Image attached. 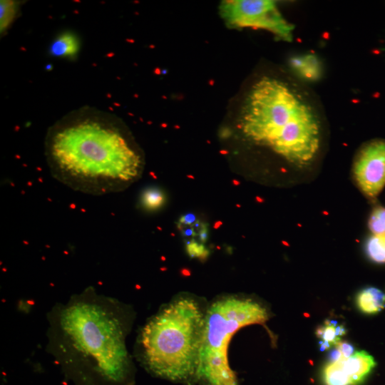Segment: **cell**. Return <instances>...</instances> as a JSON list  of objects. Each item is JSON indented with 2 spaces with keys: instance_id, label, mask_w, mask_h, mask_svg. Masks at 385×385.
I'll return each mask as SVG.
<instances>
[{
  "instance_id": "cell-1",
  "label": "cell",
  "mask_w": 385,
  "mask_h": 385,
  "mask_svg": "<svg viewBox=\"0 0 385 385\" xmlns=\"http://www.w3.org/2000/svg\"><path fill=\"white\" fill-rule=\"evenodd\" d=\"M44 155L54 179L91 195L124 190L141 176L144 165L123 122L91 106L70 111L48 128Z\"/></svg>"
},
{
  "instance_id": "cell-2",
  "label": "cell",
  "mask_w": 385,
  "mask_h": 385,
  "mask_svg": "<svg viewBox=\"0 0 385 385\" xmlns=\"http://www.w3.org/2000/svg\"><path fill=\"white\" fill-rule=\"evenodd\" d=\"M237 127L246 140L298 169L310 165L321 147V123L313 108L286 82L273 77L252 86Z\"/></svg>"
},
{
  "instance_id": "cell-3",
  "label": "cell",
  "mask_w": 385,
  "mask_h": 385,
  "mask_svg": "<svg viewBox=\"0 0 385 385\" xmlns=\"http://www.w3.org/2000/svg\"><path fill=\"white\" fill-rule=\"evenodd\" d=\"M206 312L191 297H179L144 327L140 344L145 364L157 376L184 381L197 374Z\"/></svg>"
},
{
  "instance_id": "cell-4",
  "label": "cell",
  "mask_w": 385,
  "mask_h": 385,
  "mask_svg": "<svg viewBox=\"0 0 385 385\" xmlns=\"http://www.w3.org/2000/svg\"><path fill=\"white\" fill-rule=\"evenodd\" d=\"M61 326L75 351L95 361L109 378H123L128 358L121 324L111 312L101 305L80 302L63 312Z\"/></svg>"
},
{
  "instance_id": "cell-5",
  "label": "cell",
  "mask_w": 385,
  "mask_h": 385,
  "mask_svg": "<svg viewBox=\"0 0 385 385\" xmlns=\"http://www.w3.org/2000/svg\"><path fill=\"white\" fill-rule=\"evenodd\" d=\"M268 317L267 309L250 299L227 297L213 302L206 311L197 374L209 385H237L228 362L230 339L240 328L263 324Z\"/></svg>"
},
{
  "instance_id": "cell-6",
  "label": "cell",
  "mask_w": 385,
  "mask_h": 385,
  "mask_svg": "<svg viewBox=\"0 0 385 385\" xmlns=\"http://www.w3.org/2000/svg\"><path fill=\"white\" fill-rule=\"evenodd\" d=\"M221 17L232 28H254L270 31L279 38L290 41L294 26L270 0H226L220 5Z\"/></svg>"
},
{
  "instance_id": "cell-7",
  "label": "cell",
  "mask_w": 385,
  "mask_h": 385,
  "mask_svg": "<svg viewBox=\"0 0 385 385\" xmlns=\"http://www.w3.org/2000/svg\"><path fill=\"white\" fill-rule=\"evenodd\" d=\"M353 176L364 196L375 200L385 186V140H370L360 148L354 160Z\"/></svg>"
},
{
  "instance_id": "cell-8",
  "label": "cell",
  "mask_w": 385,
  "mask_h": 385,
  "mask_svg": "<svg viewBox=\"0 0 385 385\" xmlns=\"http://www.w3.org/2000/svg\"><path fill=\"white\" fill-rule=\"evenodd\" d=\"M337 361L349 385L361 383L376 366L373 356L365 351H356L350 357Z\"/></svg>"
},
{
  "instance_id": "cell-9",
  "label": "cell",
  "mask_w": 385,
  "mask_h": 385,
  "mask_svg": "<svg viewBox=\"0 0 385 385\" xmlns=\"http://www.w3.org/2000/svg\"><path fill=\"white\" fill-rule=\"evenodd\" d=\"M81 48V41L77 34L63 31L57 35L48 47V53L56 58L73 60L77 57Z\"/></svg>"
},
{
  "instance_id": "cell-10",
  "label": "cell",
  "mask_w": 385,
  "mask_h": 385,
  "mask_svg": "<svg viewBox=\"0 0 385 385\" xmlns=\"http://www.w3.org/2000/svg\"><path fill=\"white\" fill-rule=\"evenodd\" d=\"M356 304L359 310L365 314H376L385 307V294L375 287H367L359 292Z\"/></svg>"
},
{
  "instance_id": "cell-11",
  "label": "cell",
  "mask_w": 385,
  "mask_h": 385,
  "mask_svg": "<svg viewBox=\"0 0 385 385\" xmlns=\"http://www.w3.org/2000/svg\"><path fill=\"white\" fill-rule=\"evenodd\" d=\"M290 65L300 76L307 80L315 81L321 76L322 66L314 54L294 56L291 58Z\"/></svg>"
},
{
  "instance_id": "cell-12",
  "label": "cell",
  "mask_w": 385,
  "mask_h": 385,
  "mask_svg": "<svg viewBox=\"0 0 385 385\" xmlns=\"http://www.w3.org/2000/svg\"><path fill=\"white\" fill-rule=\"evenodd\" d=\"M19 1L1 0L0 1V32L4 35L14 24L20 13Z\"/></svg>"
},
{
  "instance_id": "cell-13",
  "label": "cell",
  "mask_w": 385,
  "mask_h": 385,
  "mask_svg": "<svg viewBox=\"0 0 385 385\" xmlns=\"http://www.w3.org/2000/svg\"><path fill=\"white\" fill-rule=\"evenodd\" d=\"M369 257L377 263H385V235L371 236L366 243Z\"/></svg>"
},
{
  "instance_id": "cell-14",
  "label": "cell",
  "mask_w": 385,
  "mask_h": 385,
  "mask_svg": "<svg viewBox=\"0 0 385 385\" xmlns=\"http://www.w3.org/2000/svg\"><path fill=\"white\" fill-rule=\"evenodd\" d=\"M165 196L163 191L156 188H150L142 193L140 202L143 207L148 210H155L165 203Z\"/></svg>"
},
{
  "instance_id": "cell-15",
  "label": "cell",
  "mask_w": 385,
  "mask_h": 385,
  "mask_svg": "<svg viewBox=\"0 0 385 385\" xmlns=\"http://www.w3.org/2000/svg\"><path fill=\"white\" fill-rule=\"evenodd\" d=\"M368 226L375 235H385V207L378 206L371 211Z\"/></svg>"
},
{
  "instance_id": "cell-16",
  "label": "cell",
  "mask_w": 385,
  "mask_h": 385,
  "mask_svg": "<svg viewBox=\"0 0 385 385\" xmlns=\"http://www.w3.org/2000/svg\"><path fill=\"white\" fill-rule=\"evenodd\" d=\"M337 322L332 320H327L325 324L319 326L316 330V335L322 339V341L330 343L335 346L341 339L337 334L336 325Z\"/></svg>"
},
{
  "instance_id": "cell-17",
  "label": "cell",
  "mask_w": 385,
  "mask_h": 385,
  "mask_svg": "<svg viewBox=\"0 0 385 385\" xmlns=\"http://www.w3.org/2000/svg\"><path fill=\"white\" fill-rule=\"evenodd\" d=\"M186 251L191 257H198L200 260H205L209 255V251L203 244H198L195 240L187 243Z\"/></svg>"
},
{
  "instance_id": "cell-18",
  "label": "cell",
  "mask_w": 385,
  "mask_h": 385,
  "mask_svg": "<svg viewBox=\"0 0 385 385\" xmlns=\"http://www.w3.org/2000/svg\"><path fill=\"white\" fill-rule=\"evenodd\" d=\"M334 347L341 351L344 359H347L354 354V346L347 342L340 341Z\"/></svg>"
},
{
  "instance_id": "cell-19",
  "label": "cell",
  "mask_w": 385,
  "mask_h": 385,
  "mask_svg": "<svg viewBox=\"0 0 385 385\" xmlns=\"http://www.w3.org/2000/svg\"><path fill=\"white\" fill-rule=\"evenodd\" d=\"M198 220L195 214L190 212L185 215H182L178 220V222L183 225H192L195 223Z\"/></svg>"
},
{
  "instance_id": "cell-20",
  "label": "cell",
  "mask_w": 385,
  "mask_h": 385,
  "mask_svg": "<svg viewBox=\"0 0 385 385\" xmlns=\"http://www.w3.org/2000/svg\"><path fill=\"white\" fill-rule=\"evenodd\" d=\"M329 357L330 362H334L344 359L341 351L337 347H334V349L330 351Z\"/></svg>"
},
{
  "instance_id": "cell-21",
  "label": "cell",
  "mask_w": 385,
  "mask_h": 385,
  "mask_svg": "<svg viewBox=\"0 0 385 385\" xmlns=\"http://www.w3.org/2000/svg\"><path fill=\"white\" fill-rule=\"evenodd\" d=\"M336 332H337V336L339 337H341L342 336L346 334V329L342 324H337L336 325Z\"/></svg>"
},
{
  "instance_id": "cell-22",
  "label": "cell",
  "mask_w": 385,
  "mask_h": 385,
  "mask_svg": "<svg viewBox=\"0 0 385 385\" xmlns=\"http://www.w3.org/2000/svg\"><path fill=\"white\" fill-rule=\"evenodd\" d=\"M319 345H320V349L322 351L329 349V348L333 346V345L331 344L330 343H328V342H324V341H320L319 342Z\"/></svg>"
},
{
  "instance_id": "cell-23",
  "label": "cell",
  "mask_w": 385,
  "mask_h": 385,
  "mask_svg": "<svg viewBox=\"0 0 385 385\" xmlns=\"http://www.w3.org/2000/svg\"><path fill=\"white\" fill-rule=\"evenodd\" d=\"M222 225V222L220 220L216 221L213 225V228L218 229Z\"/></svg>"
},
{
  "instance_id": "cell-24",
  "label": "cell",
  "mask_w": 385,
  "mask_h": 385,
  "mask_svg": "<svg viewBox=\"0 0 385 385\" xmlns=\"http://www.w3.org/2000/svg\"><path fill=\"white\" fill-rule=\"evenodd\" d=\"M232 184H234L235 186L239 185L240 183L236 180H232Z\"/></svg>"
},
{
  "instance_id": "cell-25",
  "label": "cell",
  "mask_w": 385,
  "mask_h": 385,
  "mask_svg": "<svg viewBox=\"0 0 385 385\" xmlns=\"http://www.w3.org/2000/svg\"><path fill=\"white\" fill-rule=\"evenodd\" d=\"M187 178H191V179H193V180L195 179V177L193 175H187Z\"/></svg>"
}]
</instances>
